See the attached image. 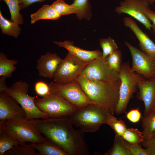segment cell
I'll return each mask as SVG.
<instances>
[{
  "label": "cell",
  "mask_w": 155,
  "mask_h": 155,
  "mask_svg": "<svg viewBox=\"0 0 155 155\" xmlns=\"http://www.w3.org/2000/svg\"><path fill=\"white\" fill-rule=\"evenodd\" d=\"M31 120L42 134L57 143L68 155L89 154L84 132L75 129L68 117Z\"/></svg>",
  "instance_id": "1"
},
{
  "label": "cell",
  "mask_w": 155,
  "mask_h": 155,
  "mask_svg": "<svg viewBox=\"0 0 155 155\" xmlns=\"http://www.w3.org/2000/svg\"><path fill=\"white\" fill-rule=\"evenodd\" d=\"M76 80L90 100L114 115L119 98L120 80L108 83L91 80L80 75Z\"/></svg>",
  "instance_id": "2"
},
{
  "label": "cell",
  "mask_w": 155,
  "mask_h": 155,
  "mask_svg": "<svg viewBox=\"0 0 155 155\" xmlns=\"http://www.w3.org/2000/svg\"><path fill=\"white\" fill-rule=\"evenodd\" d=\"M110 114L102 106L91 104L78 109L68 117L73 125L84 133L94 132L102 125L107 124Z\"/></svg>",
  "instance_id": "3"
},
{
  "label": "cell",
  "mask_w": 155,
  "mask_h": 155,
  "mask_svg": "<svg viewBox=\"0 0 155 155\" xmlns=\"http://www.w3.org/2000/svg\"><path fill=\"white\" fill-rule=\"evenodd\" d=\"M0 132H5L18 140L20 144L26 142L41 143L44 141V137L31 120L0 121Z\"/></svg>",
  "instance_id": "4"
},
{
  "label": "cell",
  "mask_w": 155,
  "mask_h": 155,
  "mask_svg": "<svg viewBox=\"0 0 155 155\" xmlns=\"http://www.w3.org/2000/svg\"><path fill=\"white\" fill-rule=\"evenodd\" d=\"M119 73L121 81L119 98L115 111L117 115L125 112L133 94L138 90L139 83L145 79L142 75L131 70L129 61L122 63Z\"/></svg>",
  "instance_id": "5"
},
{
  "label": "cell",
  "mask_w": 155,
  "mask_h": 155,
  "mask_svg": "<svg viewBox=\"0 0 155 155\" xmlns=\"http://www.w3.org/2000/svg\"><path fill=\"white\" fill-rule=\"evenodd\" d=\"M29 87L27 82L19 80L7 87L4 92L18 102L25 112L26 120L48 118L47 114L41 112L36 106L35 100L38 98L28 94Z\"/></svg>",
  "instance_id": "6"
},
{
  "label": "cell",
  "mask_w": 155,
  "mask_h": 155,
  "mask_svg": "<svg viewBox=\"0 0 155 155\" xmlns=\"http://www.w3.org/2000/svg\"><path fill=\"white\" fill-rule=\"evenodd\" d=\"M35 104L49 118H59L69 116L78 109L58 94L50 92L47 96L35 100Z\"/></svg>",
  "instance_id": "7"
},
{
  "label": "cell",
  "mask_w": 155,
  "mask_h": 155,
  "mask_svg": "<svg viewBox=\"0 0 155 155\" xmlns=\"http://www.w3.org/2000/svg\"><path fill=\"white\" fill-rule=\"evenodd\" d=\"M49 85L50 92L58 94L78 109L95 104L88 98L76 80L64 84L52 82Z\"/></svg>",
  "instance_id": "8"
},
{
  "label": "cell",
  "mask_w": 155,
  "mask_h": 155,
  "mask_svg": "<svg viewBox=\"0 0 155 155\" xmlns=\"http://www.w3.org/2000/svg\"><path fill=\"white\" fill-rule=\"evenodd\" d=\"M88 63L68 52L58 65L53 78L54 82L64 84L76 80Z\"/></svg>",
  "instance_id": "9"
},
{
  "label": "cell",
  "mask_w": 155,
  "mask_h": 155,
  "mask_svg": "<svg viewBox=\"0 0 155 155\" xmlns=\"http://www.w3.org/2000/svg\"><path fill=\"white\" fill-rule=\"evenodd\" d=\"M102 56L88 63L81 75L91 80L111 83L119 80V73L111 69Z\"/></svg>",
  "instance_id": "10"
},
{
  "label": "cell",
  "mask_w": 155,
  "mask_h": 155,
  "mask_svg": "<svg viewBox=\"0 0 155 155\" xmlns=\"http://www.w3.org/2000/svg\"><path fill=\"white\" fill-rule=\"evenodd\" d=\"M149 9L150 4L146 0H123L115 10L119 15L122 13L129 15L151 31V22L145 13Z\"/></svg>",
  "instance_id": "11"
},
{
  "label": "cell",
  "mask_w": 155,
  "mask_h": 155,
  "mask_svg": "<svg viewBox=\"0 0 155 155\" xmlns=\"http://www.w3.org/2000/svg\"><path fill=\"white\" fill-rule=\"evenodd\" d=\"M125 44L131 55V70L142 75L146 79L155 77V59L128 42L125 41Z\"/></svg>",
  "instance_id": "12"
},
{
  "label": "cell",
  "mask_w": 155,
  "mask_h": 155,
  "mask_svg": "<svg viewBox=\"0 0 155 155\" xmlns=\"http://www.w3.org/2000/svg\"><path fill=\"white\" fill-rule=\"evenodd\" d=\"M25 112L18 102L5 92L0 93V120H26Z\"/></svg>",
  "instance_id": "13"
},
{
  "label": "cell",
  "mask_w": 155,
  "mask_h": 155,
  "mask_svg": "<svg viewBox=\"0 0 155 155\" xmlns=\"http://www.w3.org/2000/svg\"><path fill=\"white\" fill-rule=\"evenodd\" d=\"M136 97L144 104V116L155 111V77L144 79L139 82Z\"/></svg>",
  "instance_id": "14"
},
{
  "label": "cell",
  "mask_w": 155,
  "mask_h": 155,
  "mask_svg": "<svg viewBox=\"0 0 155 155\" xmlns=\"http://www.w3.org/2000/svg\"><path fill=\"white\" fill-rule=\"evenodd\" d=\"M123 22L125 26L129 28L138 39L141 50L155 59V44L153 41L139 28L131 17H124Z\"/></svg>",
  "instance_id": "15"
},
{
  "label": "cell",
  "mask_w": 155,
  "mask_h": 155,
  "mask_svg": "<svg viewBox=\"0 0 155 155\" xmlns=\"http://www.w3.org/2000/svg\"><path fill=\"white\" fill-rule=\"evenodd\" d=\"M62 60L55 53L48 52L41 55L37 60L36 66L39 75L44 78L53 79L58 66Z\"/></svg>",
  "instance_id": "16"
},
{
  "label": "cell",
  "mask_w": 155,
  "mask_h": 155,
  "mask_svg": "<svg viewBox=\"0 0 155 155\" xmlns=\"http://www.w3.org/2000/svg\"><path fill=\"white\" fill-rule=\"evenodd\" d=\"M53 43L66 49L69 52L84 62L88 63L102 55L99 50L92 51L85 50L74 45V42L69 40L63 42L53 41Z\"/></svg>",
  "instance_id": "17"
},
{
  "label": "cell",
  "mask_w": 155,
  "mask_h": 155,
  "mask_svg": "<svg viewBox=\"0 0 155 155\" xmlns=\"http://www.w3.org/2000/svg\"><path fill=\"white\" fill-rule=\"evenodd\" d=\"M29 144L38 150L40 155H68L61 147L46 136L42 143H30Z\"/></svg>",
  "instance_id": "18"
},
{
  "label": "cell",
  "mask_w": 155,
  "mask_h": 155,
  "mask_svg": "<svg viewBox=\"0 0 155 155\" xmlns=\"http://www.w3.org/2000/svg\"><path fill=\"white\" fill-rule=\"evenodd\" d=\"M61 16L51 5H44L37 11L30 15V22L32 24L40 20H56Z\"/></svg>",
  "instance_id": "19"
},
{
  "label": "cell",
  "mask_w": 155,
  "mask_h": 155,
  "mask_svg": "<svg viewBox=\"0 0 155 155\" xmlns=\"http://www.w3.org/2000/svg\"><path fill=\"white\" fill-rule=\"evenodd\" d=\"M18 24L5 18L0 11V27L3 34L17 38L22 29Z\"/></svg>",
  "instance_id": "20"
},
{
  "label": "cell",
  "mask_w": 155,
  "mask_h": 155,
  "mask_svg": "<svg viewBox=\"0 0 155 155\" xmlns=\"http://www.w3.org/2000/svg\"><path fill=\"white\" fill-rule=\"evenodd\" d=\"M70 5L75 9V14L78 19L89 20L91 18V6L88 0H74Z\"/></svg>",
  "instance_id": "21"
},
{
  "label": "cell",
  "mask_w": 155,
  "mask_h": 155,
  "mask_svg": "<svg viewBox=\"0 0 155 155\" xmlns=\"http://www.w3.org/2000/svg\"><path fill=\"white\" fill-rule=\"evenodd\" d=\"M18 63L15 59H9L3 52L0 53V76L10 78L17 69L15 65Z\"/></svg>",
  "instance_id": "22"
},
{
  "label": "cell",
  "mask_w": 155,
  "mask_h": 155,
  "mask_svg": "<svg viewBox=\"0 0 155 155\" xmlns=\"http://www.w3.org/2000/svg\"><path fill=\"white\" fill-rule=\"evenodd\" d=\"M142 132L144 141L151 138L155 132V111L142 117Z\"/></svg>",
  "instance_id": "23"
},
{
  "label": "cell",
  "mask_w": 155,
  "mask_h": 155,
  "mask_svg": "<svg viewBox=\"0 0 155 155\" xmlns=\"http://www.w3.org/2000/svg\"><path fill=\"white\" fill-rule=\"evenodd\" d=\"M105 155H131L126 144L121 136L115 134L113 147Z\"/></svg>",
  "instance_id": "24"
},
{
  "label": "cell",
  "mask_w": 155,
  "mask_h": 155,
  "mask_svg": "<svg viewBox=\"0 0 155 155\" xmlns=\"http://www.w3.org/2000/svg\"><path fill=\"white\" fill-rule=\"evenodd\" d=\"M4 1L7 5L11 15V20L18 24L24 23L23 18L20 12L19 0H0Z\"/></svg>",
  "instance_id": "25"
},
{
  "label": "cell",
  "mask_w": 155,
  "mask_h": 155,
  "mask_svg": "<svg viewBox=\"0 0 155 155\" xmlns=\"http://www.w3.org/2000/svg\"><path fill=\"white\" fill-rule=\"evenodd\" d=\"M128 143L133 145H140L144 141L142 132L136 128H128L121 136Z\"/></svg>",
  "instance_id": "26"
},
{
  "label": "cell",
  "mask_w": 155,
  "mask_h": 155,
  "mask_svg": "<svg viewBox=\"0 0 155 155\" xmlns=\"http://www.w3.org/2000/svg\"><path fill=\"white\" fill-rule=\"evenodd\" d=\"M19 144L18 140L5 132H0V155H3L13 146Z\"/></svg>",
  "instance_id": "27"
},
{
  "label": "cell",
  "mask_w": 155,
  "mask_h": 155,
  "mask_svg": "<svg viewBox=\"0 0 155 155\" xmlns=\"http://www.w3.org/2000/svg\"><path fill=\"white\" fill-rule=\"evenodd\" d=\"M36 150L25 143L14 146L5 153L6 155H40Z\"/></svg>",
  "instance_id": "28"
},
{
  "label": "cell",
  "mask_w": 155,
  "mask_h": 155,
  "mask_svg": "<svg viewBox=\"0 0 155 155\" xmlns=\"http://www.w3.org/2000/svg\"><path fill=\"white\" fill-rule=\"evenodd\" d=\"M100 46L102 50V56L106 58L110 54L118 49V46L115 40L110 37L99 40Z\"/></svg>",
  "instance_id": "29"
},
{
  "label": "cell",
  "mask_w": 155,
  "mask_h": 155,
  "mask_svg": "<svg viewBox=\"0 0 155 155\" xmlns=\"http://www.w3.org/2000/svg\"><path fill=\"white\" fill-rule=\"evenodd\" d=\"M107 124L113 129L115 134L121 136L127 128L124 121L121 119L118 120L111 114L109 115Z\"/></svg>",
  "instance_id": "30"
},
{
  "label": "cell",
  "mask_w": 155,
  "mask_h": 155,
  "mask_svg": "<svg viewBox=\"0 0 155 155\" xmlns=\"http://www.w3.org/2000/svg\"><path fill=\"white\" fill-rule=\"evenodd\" d=\"M121 51L118 49L109 55L107 57V61L110 67L118 73L122 64Z\"/></svg>",
  "instance_id": "31"
},
{
  "label": "cell",
  "mask_w": 155,
  "mask_h": 155,
  "mask_svg": "<svg viewBox=\"0 0 155 155\" xmlns=\"http://www.w3.org/2000/svg\"><path fill=\"white\" fill-rule=\"evenodd\" d=\"M51 5L61 16L75 13V9L71 5L66 4L63 0H57Z\"/></svg>",
  "instance_id": "32"
},
{
  "label": "cell",
  "mask_w": 155,
  "mask_h": 155,
  "mask_svg": "<svg viewBox=\"0 0 155 155\" xmlns=\"http://www.w3.org/2000/svg\"><path fill=\"white\" fill-rule=\"evenodd\" d=\"M125 142L131 155H155V147L144 148L140 145L132 144L126 141Z\"/></svg>",
  "instance_id": "33"
},
{
  "label": "cell",
  "mask_w": 155,
  "mask_h": 155,
  "mask_svg": "<svg viewBox=\"0 0 155 155\" xmlns=\"http://www.w3.org/2000/svg\"><path fill=\"white\" fill-rule=\"evenodd\" d=\"M34 89L39 95L43 97L48 95L50 93L49 84L43 81H38L35 84Z\"/></svg>",
  "instance_id": "34"
},
{
  "label": "cell",
  "mask_w": 155,
  "mask_h": 155,
  "mask_svg": "<svg viewBox=\"0 0 155 155\" xmlns=\"http://www.w3.org/2000/svg\"><path fill=\"white\" fill-rule=\"evenodd\" d=\"M141 113L138 108L131 110L127 114V119L131 122L136 123L139 121L141 117Z\"/></svg>",
  "instance_id": "35"
},
{
  "label": "cell",
  "mask_w": 155,
  "mask_h": 155,
  "mask_svg": "<svg viewBox=\"0 0 155 155\" xmlns=\"http://www.w3.org/2000/svg\"><path fill=\"white\" fill-rule=\"evenodd\" d=\"M145 13L148 18L152 22L151 30L155 36V12L149 9L145 11Z\"/></svg>",
  "instance_id": "36"
},
{
  "label": "cell",
  "mask_w": 155,
  "mask_h": 155,
  "mask_svg": "<svg viewBox=\"0 0 155 155\" xmlns=\"http://www.w3.org/2000/svg\"><path fill=\"white\" fill-rule=\"evenodd\" d=\"M45 0H19L20 9H25L36 2H41Z\"/></svg>",
  "instance_id": "37"
},
{
  "label": "cell",
  "mask_w": 155,
  "mask_h": 155,
  "mask_svg": "<svg viewBox=\"0 0 155 155\" xmlns=\"http://www.w3.org/2000/svg\"><path fill=\"white\" fill-rule=\"evenodd\" d=\"M142 144L145 148L155 147V136L148 140L144 141Z\"/></svg>",
  "instance_id": "38"
},
{
  "label": "cell",
  "mask_w": 155,
  "mask_h": 155,
  "mask_svg": "<svg viewBox=\"0 0 155 155\" xmlns=\"http://www.w3.org/2000/svg\"><path fill=\"white\" fill-rule=\"evenodd\" d=\"M6 78L1 76L0 78V93L4 92L5 90L7 87L6 83Z\"/></svg>",
  "instance_id": "39"
},
{
  "label": "cell",
  "mask_w": 155,
  "mask_h": 155,
  "mask_svg": "<svg viewBox=\"0 0 155 155\" xmlns=\"http://www.w3.org/2000/svg\"><path fill=\"white\" fill-rule=\"evenodd\" d=\"M150 4H152L155 3V0H146Z\"/></svg>",
  "instance_id": "40"
},
{
  "label": "cell",
  "mask_w": 155,
  "mask_h": 155,
  "mask_svg": "<svg viewBox=\"0 0 155 155\" xmlns=\"http://www.w3.org/2000/svg\"><path fill=\"white\" fill-rule=\"evenodd\" d=\"M154 136H155V132L154 133V134H153V136H152V137H154Z\"/></svg>",
  "instance_id": "41"
}]
</instances>
